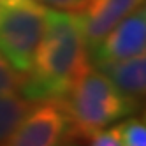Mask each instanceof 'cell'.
Listing matches in <instances>:
<instances>
[{
  "label": "cell",
  "instance_id": "1",
  "mask_svg": "<svg viewBox=\"0 0 146 146\" xmlns=\"http://www.w3.org/2000/svg\"><path fill=\"white\" fill-rule=\"evenodd\" d=\"M88 65L81 14L48 9L44 37L18 90L30 102L64 100Z\"/></svg>",
  "mask_w": 146,
  "mask_h": 146
},
{
  "label": "cell",
  "instance_id": "2",
  "mask_svg": "<svg viewBox=\"0 0 146 146\" xmlns=\"http://www.w3.org/2000/svg\"><path fill=\"white\" fill-rule=\"evenodd\" d=\"M78 143L137 111L139 102L121 93L97 67H86L64 99Z\"/></svg>",
  "mask_w": 146,
  "mask_h": 146
},
{
  "label": "cell",
  "instance_id": "3",
  "mask_svg": "<svg viewBox=\"0 0 146 146\" xmlns=\"http://www.w3.org/2000/svg\"><path fill=\"white\" fill-rule=\"evenodd\" d=\"M46 13L37 0H7L0 11V53L21 76L30 70L44 37Z\"/></svg>",
  "mask_w": 146,
  "mask_h": 146
},
{
  "label": "cell",
  "instance_id": "4",
  "mask_svg": "<svg viewBox=\"0 0 146 146\" xmlns=\"http://www.w3.org/2000/svg\"><path fill=\"white\" fill-rule=\"evenodd\" d=\"M70 141L76 139L64 100H40L34 102L2 146H64Z\"/></svg>",
  "mask_w": 146,
  "mask_h": 146
},
{
  "label": "cell",
  "instance_id": "5",
  "mask_svg": "<svg viewBox=\"0 0 146 146\" xmlns=\"http://www.w3.org/2000/svg\"><path fill=\"white\" fill-rule=\"evenodd\" d=\"M144 49H146V14H144V5H141L137 11L123 18L109 34H106L100 39V42L95 48L88 51V60H92L93 67H99L109 64V62L143 55Z\"/></svg>",
  "mask_w": 146,
  "mask_h": 146
},
{
  "label": "cell",
  "instance_id": "6",
  "mask_svg": "<svg viewBox=\"0 0 146 146\" xmlns=\"http://www.w3.org/2000/svg\"><path fill=\"white\" fill-rule=\"evenodd\" d=\"M144 4V0H86L83 14V30L88 51L109 34L123 18H127Z\"/></svg>",
  "mask_w": 146,
  "mask_h": 146
},
{
  "label": "cell",
  "instance_id": "7",
  "mask_svg": "<svg viewBox=\"0 0 146 146\" xmlns=\"http://www.w3.org/2000/svg\"><path fill=\"white\" fill-rule=\"evenodd\" d=\"M106 74L113 85L127 97L137 100L144 95L146 90V56L135 55L130 58H123L116 62H109L97 67Z\"/></svg>",
  "mask_w": 146,
  "mask_h": 146
},
{
  "label": "cell",
  "instance_id": "8",
  "mask_svg": "<svg viewBox=\"0 0 146 146\" xmlns=\"http://www.w3.org/2000/svg\"><path fill=\"white\" fill-rule=\"evenodd\" d=\"M34 106V102L25 99L21 93H4L0 95V146L14 132V129L25 118V114Z\"/></svg>",
  "mask_w": 146,
  "mask_h": 146
},
{
  "label": "cell",
  "instance_id": "9",
  "mask_svg": "<svg viewBox=\"0 0 146 146\" xmlns=\"http://www.w3.org/2000/svg\"><path fill=\"white\" fill-rule=\"evenodd\" d=\"M121 146H146V125L144 118L134 116L118 125Z\"/></svg>",
  "mask_w": 146,
  "mask_h": 146
},
{
  "label": "cell",
  "instance_id": "10",
  "mask_svg": "<svg viewBox=\"0 0 146 146\" xmlns=\"http://www.w3.org/2000/svg\"><path fill=\"white\" fill-rule=\"evenodd\" d=\"M21 79H23V76L0 53V95L16 92L19 88V85H21Z\"/></svg>",
  "mask_w": 146,
  "mask_h": 146
},
{
  "label": "cell",
  "instance_id": "11",
  "mask_svg": "<svg viewBox=\"0 0 146 146\" xmlns=\"http://www.w3.org/2000/svg\"><path fill=\"white\" fill-rule=\"evenodd\" d=\"M88 146H121L120 141V127H111V129H102L97 134H93L90 137Z\"/></svg>",
  "mask_w": 146,
  "mask_h": 146
},
{
  "label": "cell",
  "instance_id": "12",
  "mask_svg": "<svg viewBox=\"0 0 146 146\" xmlns=\"http://www.w3.org/2000/svg\"><path fill=\"white\" fill-rule=\"evenodd\" d=\"M39 2L55 5L56 9H64V11H81L86 0H39Z\"/></svg>",
  "mask_w": 146,
  "mask_h": 146
},
{
  "label": "cell",
  "instance_id": "13",
  "mask_svg": "<svg viewBox=\"0 0 146 146\" xmlns=\"http://www.w3.org/2000/svg\"><path fill=\"white\" fill-rule=\"evenodd\" d=\"M64 146H79V144H78V141H70V143H67Z\"/></svg>",
  "mask_w": 146,
  "mask_h": 146
},
{
  "label": "cell",
  "instance_id": "14",
  "mask_svg": "<svg viewBox=\"0 0 146 146\" xmlns=\"http://www.w3.org/2000/svg\"><path fill=\"white\" fill-rule=\"evenodd\" d=\"M7 2V0H0V11H2V7H4V4Z\"/></svg>",
  "mask_w": 146,
  "mask_h": 146
}]
</instances>
